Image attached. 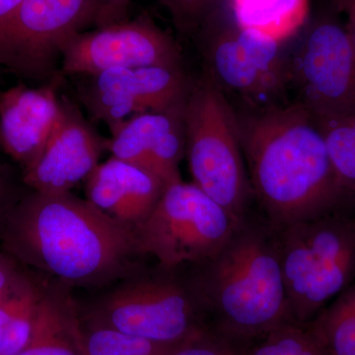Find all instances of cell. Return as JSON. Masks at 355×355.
Listing matches in <instances>:
<instances>
[{"mask_svg":"<svg viewBox=\"0 0 355 355\" xmlns=\"http://www.w3.org/2000/svg\"><path fill=\"white\" fill-rule=\"evenodd\" d=\"M205 73L224 94H234L256 109L277 103L288 90L287 48L275 35L210 17L200 28Z\"/></svg>","mask_w":355,"mask_h":355,"instance_id":"obj_8","label":"cell"},{"mask_svg":"<svg viewBox=\"0 0 355 355\" xmlns=\"http://www.w3.org/2000/svg\"><path fill=\"white\" fill-rule=\"evenodd\" d=\"M44 284L21 280L0 304V355H18L31 338Z\"/></svg>","mask_w":355,"mask_h":355,"instance_id":"obj_18","label":"cell"},{"mask_svg":"<svg viewBox=\"0 0 355 355\" xmlns=\"http://www.w3.org/2000/svg\"><path fill=\"white\" fill-rule=\"evenodd\" d=\"M242 222L195 184L179 181L166 187L135 235L144 256L176 272L181 266H200L214 258Z\"/></svg>","mask_w":355,"mask_h":355,"instance_id":"obj_7","label":"cell"},{"mask_svg":"<svg viewBox=\"0 0 355 355\" xmlns=\"http://www.w3.org/2000/svg\"><path fill=\"white\" fill-rule=\"evenodd\" d=\"M102 291L88 306L90 329L108 328L178 345L202 327L197 294L175 270L160 268L159 272L149 273L142 268Z\"/></svg>","mask_w":355,"mask_h":355,"instance_id":"obj_6","label":"cell"},{"mask_svg":"<svg viewBox=\"0 0 355 355\" xmlns=\"http://www.w3.org/2000/svg\"><path fill=\"white\" fill-rule=\"evenodd\" d=\"M190 282L202 310L216 320V331L246 343L293 322L273 230L245 219Z\"/></svg>","mask_w":355,"mask_h":355,"instance_id":"obj_3","label":"cell"},{"mask_svg":"<svg viewBox=\"0 0 355 355\" xmlns=\"http://www.w3.org/2000/svg\"><path fill=\"white\" fill-rule=\"evenodd\" d=\"M291 320L306 324L354 284L355 209L273 230Z\"/></svg>","mask_w":355,"mask_h":355,"instance_id":"obj_4","label":"cell"},{"mask_svg":"<svg viewBox=\"0 0 355 355\" xmlns=\"http://www.w3.org/2000/svg\"><path fill=\"white\" fill-rule=\"evenodd\" d=\"M81 77L79 100L93 121L109 128L135 114L182 106L191 83L182 67L116 69Z\"/></svg>","mask_w":355,"mask_h":355,"instance_id":"obj_12","label":"cell"},{"mask_svg":"<svg viewBox=\"0 0 355 355\" xmlns=\"http://www.w3.org/2000/svg\"><path fill=\"white\" fill-rule=\"evenodd\" d=\"M317 121L323 132L338 183L355 207V112Z\"/></svg>","mask_w":355,"mask_h":355,"instance_id":"obj_20","label":"cell"},{"mask_svg":"<svg viewBox=\"0 0 355 355\" xmlns=\"http://www.w3.org/2000/svg\"><path fill=\"white\" fill-rule=\"evenodd\" d=\"M184 128L193 183L236 220H245L253 191L245 167L237 114L205 72L191 83L184 104Z\"/></svg>","mask_w":355,"mask_h":355,"instance_id":"obj_5","label":"cell"},{"mask_svg":"<svg viewBox=\"0 0 355 355\" xmlns=\"http://www.w3.org/2000/svg\"><path fill=\"white\" fill-rule=\"evenodd\" d=\"M84 182L86 200L135 233L167 187L151 173L114 156L96 166Z\"/></svg>","mask_w":355,"mask_h":355,"instance_id":"obj_16","label":"cell"},{"mask_svg":"<svg viewBox=\"0 0 355 355\" xmlns=\"http://www.w3.org/2000/svg\"><path fill=\"white\" fill-rule=\"evenodd\" d=\"M25 275L17 265V260L8 253L0 251V304L16 288Z\"/></svg>","mask_w":355,"mask_h":355,"instance_id":"obj_26","label":"cell"},{"mask_svg":"<svg viewBox=\"0 0 355 355\" xmlns=\"http://www.w3.org/2000/svg\"><path fill=\"white\" fill-rule=\"evenodd\" d=\"M16 260L73 288L102 291L144 268L137 235L71 191H32L1 228Z\"/></svg>","mask_w":355,"mask_h":355,"instance_id":"obj_1","label":"cell"},{"mask_svg":"<svg viewBox=\"0 0 355 355\" xmlns=\"http://www.w3.org/2000/svg\"><path fill=\"white\" fill-rule=\"evenodd\" d=\"M307 324L330 355H355V282Z\"/></svg>","mask_w":355,"mask_h":355,"instance_id":"obj_19","label":"cell"},{"mask_svg":"<svg viewBox=\"0 0 355 355\" xmlns=\"http://www.w3.org/2000/svg\"><path fill=\"white\" fill-rule=\"evenodd\" d=\"M329 2L331 8L342 18L355 51V0H329Z\"/></svg>","mask_w":355,"mask_h":355,"instance_id":"obj_28","label":"cell"},{"mask_svg":"<svg viewBox=\"0 0 355 355\" xmlns=\"http://www.w3.org/2000/svg\"><path fill=\"white\" fill-rule=\"evenodd\" d=\"M241 343H236L205 327L180 343L169 355H246Z\"/></svg>","mask_w":355,"mask_h":355,"instance_id":"obj_25","label":"cell"},{"mask_svg":"<svg viewBox=\"0 0 355 355\" xmlns=\"http://www.w3.org/2000/svg\"><path fill=\"white\" fill-rule=\"evenodd\" d=\"M100 4L97 27L125 21L130 0H98Z\"/></svg>","mask_w":355,"mask_h":355,"instance_id":"obj_27","label":"cell"},{"mask_svg":"<svg viewBox=\"0 0 355 355\" xmlns=\"http://www.w3.org/2000/svg\"><path fill=\"white\" fill-rule=\"evenodd\" d=\"M260 340L246 355H330L307 323L288 322Z\"/></svg>","mask_w":355,"mask_h":355,"instance_id":"obj_21","label":"cell"},{"mask_svg":"<svg viewBox=\"0 0 355 355\" xmlns=\"http://www.w3.org/2000/svg\"><path fill=\"white\" fill-rule=\"evenodd\" d=\"M84 331L71 291L53 282L43 295L27 347L18 355H83Z\"/></svg>","mask_w":355,"mask_h":355,"instance_id":"obj_17","label":"cell"},{"mask_svg":"<svg viewBox=\"0 0 355 355\" xmlns=\"http://www.w3.org/2000/svg\"><path fill=\"white\" fill-rule=\"evenodd\" d=\"M107 148L76 105L60 98V114L43 151L31 167L23 171V182L32 191L67 193L99 164Z\"/></svg>","mask_w":355,"mask_h":355,"instance_id":"obj_13","label":"cell"},{"mask_svg":"<svg viewBox=\"0 0 355 355\" xmlns=\"http://www.w3.org/2000/svg\"><path fill=\"white\" fill-rule=\"evenodd\" d=\"M99 13L98 0H24L0 31V65L30 78L55 74L65 46Z\"/></svg>","mask_w":355,"mask_h":355,"instance_id":"obj_10","label":"cell"},{"mask_svg":"<svg viewBox=\"0 0 355 355\" xmlns=\"http://www.w3.org/2000/svg\"><path fill=\"white\" fill-rule=\"evenodd\" d=\"M288 88L315 118L355 112V51L342 18L315 16L287 48Z\"/></svg>","mask_w":355,"mask_h":355,"instance_id":"obj_9","label":"cell"},{"mask_svg":"<svg viewBox=\"0 0 355 355\" xmlns=\"http://www.w3.org/2000/svg\"><path fill=\"white\" fill-rule=\"evenodd\" d=\"M180 34L190 36L220 7L222 0H160Z\"/></svg>","mask_w":355,"mask_h":355,"instance_id":"obj_24","label":"cell"},{"mask_svg":"<svg viewBox=\"0 0 355 355\" xmlns=\"http://www.w3.org/2000/svg\"><path fill=\"white\" fill-rule=\"evenodd\" d=\"M60 60V76H90L116 69L182 67V53L171 35L142 15L80 33Z\"/></svg>","mask_w":355,"mask_h":355,"instance_id":"obj_11","label":"cell"},{"mask_svg":"<svg viewBox=\"0 0 355 355\" xmlns=\"http://www.w3.org/2000/svg\"><path fill=\"white\" fill-rule=\"evenodd\" d=\"M304 0H234L235 19L240 24L266 32L275 21L291 18Z\"/></svg>","mask_w":355,"mask_h":355,"instance_id":"obj_23","label":"cell"},{"mask_svg":"<svg viewBox=\"0 0 355 355\" xmlns=\"http://www.w3.org/2000/svg\"><path fill=\"white\" fill-rule=\"evenodd\" d=\"M178 345L153 342L108 328H91L84 333L83 355H169Z\"/></svg>","mask_w":355,"mask_h":355,"instance_id":"obj_22","label":"cell"},{"mask_svg":"<svg viewBox=\"0 0 355 355\" xmlns=\"http://www.w3.org/2000/svg\"><path fill=\"white\" fill-rule=\"evenodd\" d=\"M7 197H8V184L3 173L0 171V230L13 207V205L12 207L7 205Z\"/></svg>","mask_w":355,"mask_h":355,"instance_id":"obj_30","label":"cell"},{"mask_svg":"<svg viewBox=\"0 0 355 355\" xmlns=\"http://www.w3.org/2000/svg\"><path fill=\"white\" fill-rule=\"evenodd\" d=\"M237 119L253 196L272 230L354 207L338 183L319 123L305 107L273 105Z\"/></svg>","mask_w":355,"mask_h":355,"instance_id":"obj_2","label":"cell"},{"mask_svg":"<svg viewBox=\"0 0 355 355\" xmlns=\"http://www.w3.org/2000/svg\"><path fill=\"white\" fill-rule=\"evenodd\" d=\"M60 78L42 87L21 83L0 92V144L23 171L39 157L57 123Z\"/></svg>","mask_w":355,"mask_h":355,"instance_id":"obj_15","label":"cell"},{"mask_svg":"<svg viewBox=\"0 0 355 355\" xmlns=\"http://www.w3.org/2000/svg\"><path fill=\"white\" fill-rule=\"evenodd\" d=\"M24 0H0V31L13 17Z\"/></svg>","mask_w":355,"mask_h":355,"instance_id":"obj_29","label":"cell"},{"mask_svg":"<svg viewBox=\"0 0 355 355\" xmlns=\"http://www.w3.org/2000/svg\"><path fill=\"white\" fill-rule=\"evenodd\" d=\"M184 104L135 114L109 128L112 137L107 140V149L114 157L151 173L166 186L182 181L179 165L186 155Z\"/></svg>","mask_w":355,"mask_h":355,"instance_id":"obj_14","label":"cell"}]
</instances>
